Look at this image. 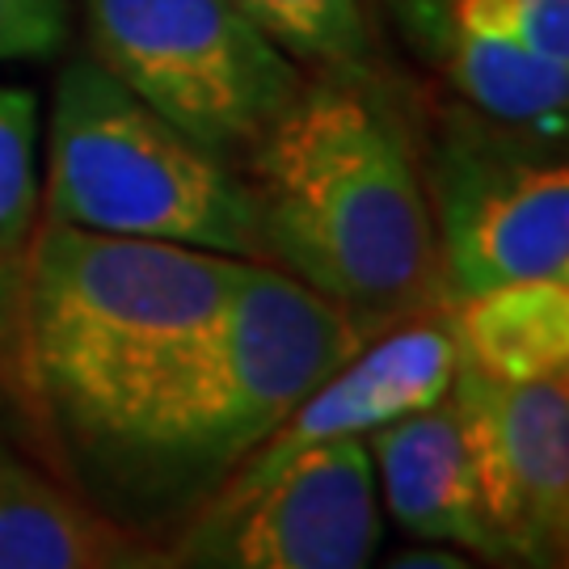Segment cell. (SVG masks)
<instances>
[{
    "mask_svg": "<svg viewBox=\"0 0 569 569\" xmlns=\"http://www.w3.org/2000/svg\"><path fill=\"white\" fill-rule=\"evenodd\" d=\"M363 443L376 472V493H385L397 528L422 545L481 552L498 566L451 397L392 418L363 435Z\"/></svg>",
    "mask_w": 569,
    "mask_h": 569,
    "instance_id": "30bf717a",
    "label": "cell"
},
{
    "mask_svg": "<svg viewBox=\"0 0 569 569\" xmlns=\"http://www.w3.org/2000/svg\"><path fill=\"white\" fill-rule=\"evenodd\" d=\"M244 258L47 220L26 266V371L56 427L89 448L220 317Z\"/></svg>",
    "mask_w": 569,
    "mask_h": 569,
    "instance_id": "3957f363",
    "label": "cell"
},
{
    "mask_svg": "<svg viewBox=\"0 0 569 569\" xmlns=\"http://www.w3.org/2000/svg\"><path fill=\"white\" fill-rule=\"evenodd\" d=\"M93 60L224 161L300 98L305 72L232 0H84Z\"/></svg>",
    "mask_w": 569,
    "mask_h": 569,
    "instance_id": "5b68a950",
    "label": "cell"
},
{
    "mask_svg": "<svg viewBox=\"0 0 569 569\" xmlns=\"http://www.w3.org/2000/svg\"><path fill=\"white\" fill-rule=\"evenodd\" d=\"M385 569H468V561L448 549H409L392 557Z\"/></svg>",
    "mask_w": 569,
    "mask_h": 569,
    "instance_id": "ffe728a7",
    "label": "cell"
},
{
    "mask_svg": "<svg viewBox=\"0 0 569 569\" xmlns=\"http://www.w3.org/2000/svg\"><path fill=\"white\" fill-rule=\"evenodd\" d=\"M439 300L523 279H569V173L523 143L456 127L430 161Z\"/></svg>",
    "mask_w": 569,
    "mask_h": 569,
    "instance_id": "8992f818",
    "label": "cell"
},
{
    "mask_svg": "<svg viewBox=\"0 0 569 569\" xmlns=\"http://www.w3.org/2000/svg\"><path fill=\"white\" fill-rule=\"evenodd\" d=\"M456 371L451 329L439 321H401L380 338L363 342L333 376L308 392L279 427L266 435L207 502H232L253 489L270 486L291 460L305 451L329 448L342 439H363L392 418L435 406L448 397Z\"/></svg>",
    "mask_w": 569,
    "mask_h": 569,
    "instance_id": "9c48e42d",
    "label": "cell"
},
{
    "mask_svg": "<svg viewBox=\"0 0 569 569\" xmlns=\"http://www.w3.org/2000/svg\"><path fill=\"white\" fill-rule=\"evenodd\" d=\"M468 569H472V566H468Z\"/></svg>",
    "mask_w": 569,
    "mask_h": 569,
    "instance_id": "44dd1931",
    "label": "cell"
},
{
    "mask_svg": "<svg viewBox=\"0 0 569 569\" xmlns=\"http://www.w3.org/2000/svg\"><path fill=\"white\" fill-rule=\"evenodd\" d=\"M266 262L342 308L367 342L439 300L427 186L355 81H305L249 148Z\"/></svg>",
    "mask_w": 569,
    "mask_h": 569,
    "instance_id": "6da1fadb",
    "label": "cell"
},
{
    "mask_svg": "<svg viewBox=\"0 0 569 569\" xmlns=\"http://www.w3.org/2000/svg\"><path fill=\"white\" fill-rule=\"evenodd\" d=\"M283 56L326 68L338 81L376 72V34L359 0H232Z\"/></svg>",
    "mask_w": 569,
    "mask_h": 569,
    "instance_id": "5bb4252c",
    "label": "cell"
},
{
    "mask_svg": "<svg viewBox=\"0 0 569 569\" xmlns=\"http://www.w3.org/2000/svg\"><path fill=\"white\" fill-rule=\"evenodd\" d=\"M102 528L39 468L0 448V569H93Z\"/></svg>",
    "mask_w": 569,
    "mask_h": 569,
    "instance_id": "4fadbf2b",
    "label": "cell"
},
{
    "mask_svg": "<svg viewBox=\"0 0 569 569\" xmlns=\"http://www.w3.org/2000/svg\"><path fill=\"white\" fill-rule=\"evenodd\" d=\"M451 81L486 119L552 143L569 122V68L545 60L510 18L507 0H451L443 51Z\"/></svg>",
    "mask_w": 569,
    "mask_h": 569,
    "instance_id": "8fae6325",
    "label": "cell"
},
{
    "mask_svg": "<svg viewBox=\"0 0 569 569\" xmlns=\"http://www.w3.org/2000/svg\"><path fill=\"white\" fill-rule=\"evenodd\" d=\"M498 566L566 569L569 380L502 385L456 363L448 388Z\"/></svg>",
    "mask_w": 569,
    "mask_h": 569,
    "instance_id": "ba28073f",
    "label": "cell"
},
{
    "mask_svg": "<svg viewBox=\"0 0 569 569\" xmlns=\"http://www.w3.org/2000/svg\"><path fill=\"white\" fill-rule=\"evenodd\" d=\"M47 220L266 262L241 169L143 106L93 56L68 63L56 84Z\"/></svg>",
    "mask_w": 569,
    "mask_h": 569,
    "instance_id": "277c9868",
    "label": "cell"
},
{
    "mask_svg": "<svg viewBox=\"0 0 569 569\" xmlns=\"http://www.w3.org/2000/svg\"><path fill=\"white\" fill-rule=\"evenodd\" d=\"M397 21L406 26V34L422 51L439 56L443 51V30H448V9L451 0H388Z\"/></svg>",
    "mask_w": 569,
    "mask_h": 569,
    "instance_id": "ac0fdd59",
    "label": "cell"
},
{
    "mask_svg": "<svg viewBox=\"0 0 569 569\" xmlns=\"http://www.w3.org/2000/svg\"><path fill=\"white\" fill-rule=\"evenodd\" d=\"M39 98L0 84V262L18 253L39 216Z\"/></svg>",
    "mask_w": 569,
    "mask_h": 569,
    "instance_id": "9a60e30c",
    "label": "cell"
},
{
    "mask_svg": "<svg viewBox=\"0 0 569 569\" xmlns=\"http://www.w3.org/2000/svg\"><path fill=\"white\" fill-rule=\"evenodd\" d=\"M456 363L502 385L569 371V279H523L451 305Z\"/></svg>",
    "mask_w": 569,
    "mask_h": 569,
    "instance_id": "7c38bea8",
    "label": "cell"
},
{
    "mask_svg": "<svg viewBox=\"0 0 569 569\" xmlns=\"http://www.w3.org/2000/svg\"><path fill=\"white\" fill-rule=\"evenodd\" d=\"M380 493L363 439L305 451L232 502L194 507L173 569H371Z\"/></svg>",
    "mask_w": 569,
    "mask_h": 569,
    "instance_id": "52a82bcc",
    "label": "cell"
},
{
    "mask_svg": "<svg viewBox=\"0 0 569 569\" xmlns=\"http://www.w3.org/2000/svg\"><path fill=\"white\" fill-rule=\"evenodd\" d=\"M93 569H173L169 552H157L148 545H102Z\"/></svg>",
    "mask_w": 569,
    "mask_h": 569,
    "instance_id": "d6986e66",
    "label": "cell"
},
{
    "mask_svg": "<svg viewBox=\"0 0 569 569\" xmlns=\"http://www.w3.org/2000/svg\"><path fill=\"white\" fill-rule=\"evenodd\" d=\"M507 9L545 60L569 68V0H507Z\"/></svg>",
    "mask_w": 569,
    "mask_h": 569,
    "instance_id": "e0dca14e",
    "label": "cell"
},
{
    "mask_svg": "<svg viewBox=\"0 0 569 569\" xmlns=\"http://www.w3.org/2000/svg\"><path fill=\"white\" fill-rule=\"evenodd\" d=\"M367 338L342 308L266 262L241 279L207 333L84 456L119 507L164 519L207 493Z\"/></svg>",
    "mask_w": 569,
    "mask_h": 569,
    "instance_id": "7a4b0ae2",
    "label": "cell"
},
{
    "mask_svg": "<svg viewBox=\"0 0 569 569\" xmlns=\"http://www.w3.org/2000/svg\"><path fill=\"white\" fill-rule=\"evenodd\" d=\"M68 0H0V63L42 60L68 34Z\"/></svg>",
    "mask_w": 569,
    "mask_h": 569,
    "instance_id": "2e32d148",
    "label": "cell"
}]
</instances>
